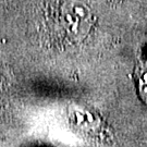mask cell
<instances>
[{
	"mask_svg": "<svg viewBox=\"0 0 147 147\" xmlns=\"http://www.w3.org/2000/svg\"><path fill=\"white\" fill-rule=\"evenodd\" d=\"M62 20L69 35L74 39H83L94 23L90 9L81 1H69L63 5Z\"/></svg>",
	"mask_w": 147,
	"mask_h": 147,
	"instance_id": "6da1fadb",
	"label": "cell"
},
{
	"mask_svg": "<svg viewBox=\"0 0 147 147\" xmlns=\"http://www.w3.org/2000/svg\"><path fill=\"white\" fill-rule=\"evenodd\" d=\"M138 87H140V95L144 101L147 102V69L142 70L138 78Z\"/></svg>",
	"mask_w": 147,
	"mask_h": 147,
	"instance_id": "7a4b0ae2",
	"label": "cell"
}]
</instances>
